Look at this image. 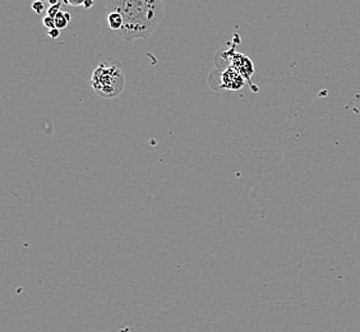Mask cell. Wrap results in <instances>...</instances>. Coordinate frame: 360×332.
I'll use <instances>...</instances> for the list:
<instances>
[{"instance_id":"6da1fadb","label":"cell","mask_w":360,"mask_h":332,"mask_svg":"<svg viewBox=\"0 0 360 332\" xmlns=\"http://www.w3.org/2000/svg\"><path fill=\"white\" fill-rule=\"evenodd\" d=\"M164 0H106V11L118 12L123 27L117 35L123 42L148 39L164 18Z\"/></svg>"},{"instance_id":"7a4b0ae2","label":"cell","mask_w":360,"mask_h":332,"mask_svg":"<svg viewBox=\"0 0 360 332\" xmlns=\"http://www.w3.org/2000/svg\"><path fill=\"white\" fill-rule=\"evenodd\" d=\"M91 86L100 97L120 96L125 89V76L120 62L101 63L92 73Z\"/></svg>"},{"instance_id":"3957f363","label":"cell","mask_w":360,"mask_h":332,"mask_svg":"<svg viewBox=\"0 0 360 332\" xmlns=\"http://www.w3.org/2000/svg\"><path fill=\"white\" fill-rule=\"evenodd\" d=\"M224 56L228 59L226 68L228 67L236 68L247 79V82L250 83V77L253 76V73H255V67H253V63L250 58L244 54H240V53H236L234 48L225 51Z\"/></svg>"},{"instance_id":"277c9868","label":"cell","mask_w":360,"mask_h":332,"mask_svg":"<svg viewBox=\"0 0 360 332\" xmlns=\"http://www.w3.org/2000/svg\"><path fill=\"white\" fill-rule=\"evenodd\" d=\"M219 77V84L216 91H239L242 90L245 84V78L233 67H228L222 70L221 73H216Z\"/></svg>"},{"instance_id":"5b68a950","label":"cell","mask_w":360,"mask_h":332,"mask_svg":"<svg viewBox=\"0 0 360 332\" xmlns=\"http://www.w3.org/2000/svg\"><path fill=\"white\" fill-rule=\"evenodd\" d=\"M108 23H109V27L117 34L123 27V18L118 12H110L108 13Z\"/></svg>"},{"instance_id":"8992f818","label":"cell","mask_w":360,"mask_h":332,"mask_svg":"<svg viewBox=\"0 0 360 332\" xmlns=\"http://www.w3.org/2000/svg\"><path fill=\"white\" fill-rule=\"evenodd\" d=\"M54 21H56V27L59 28V30L62 31V30H64V28L68 26V23H70V14L65 13V12L60 11V12L54 17Z\"/></svg>"},{"instance_id":"52a82bcc","label":"cell","mask_w":360,"mask_h":332,"mask_svg":"<svg viewBox=\"0 0 360 332\" xmlns=\"http://www.w3.org/2000/svg\"><path fill=\"white\" fill-rule=\"evenodd\" d=\"M67 6L72 7H84L86 9H90L94 6V0H64Z\"/></svg>"},{"instance_id":"ba28073f","label":"cell","mask_w":360,"mask_h":332,"mask_svg":"<svg viewBox=\"0 0 360 332\" xmlns=\"http://www.w3.org/2000/svg\"><path fill=\"white\" fill-rule=\"evenodd\" d=\"M59 12H60V3H58L56 6H50L48 11V15L54 18Z\"/></svg>"},{"instance_id":"9c48e42d","label":"cell","mask_w":360,"mask_h":332,"mask_svg":"<svg viewBox=\"0 0 360 332\" xmlns=\"http://www.w3.org/2000/svg\"><path fill=\"white\" fill-rule=\"evenodd\" d=\"M44 26H45V27H48L49 30L56 27V21H54V18H53V17H50V15H46V17L44 18Z\"/></svg>"},{"instance_id":"30bf717a","label":"cell","mask_w":360,"mask_h":332,"mask_svg":"<svg viewBox=\"0 0 360 332\" xmlns=\"http://www.w3.org/2000/svg\"><path fill=\"white\" fill-rule=\"evenodd\" d=\"M32 9L35 11L36 13L41 14L44 11H45V7H44V3H42L41 0H37L35 1L34 4H32Z\"/></svg>"},{"instance_id":"8fae6325","label":"cell","mask_w":360,"mask_h":332,"mask_svg":"<svg viewBox=\"0 0 360 332\" xmlns=\"http://www.w3.org/2000/svg\"><path fill=\"white\" fill-rule=\"evenodd\" d=\"M60 35V30L59 28H51V30H49V36L51 37V39H58Z\"/></svg>"},{"instance_id":"7c38bea8","label":"cell","mask_w":360,"mask_h":332,"mask_svg":"<svg viewBox=\"0 0 360 332\" xmlns=\"http://www.w3.org/2000/svg\"><path fill=\"white\" fill-rule=\"evenodd\" d=\"M48 1H49V0H48Z\"/></svg>"}]
</instances>
